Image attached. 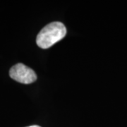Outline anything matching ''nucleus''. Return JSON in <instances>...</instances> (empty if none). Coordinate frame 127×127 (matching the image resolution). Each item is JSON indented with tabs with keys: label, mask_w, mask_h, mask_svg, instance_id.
<instances>
[{
	"label": "nucleus",
	"mask_w": 127,
	"mask_h": 127,
	"mask_svg": "<svg viewBox=\"0 0 127 127\" xmlns=\"http://www.w3.org/2000/svg\"><path fill=\"white\" fill-rule=\"evenodd\" d=\"M66 34V28L62 22L49 23L38 33L36 43L42 49H47L63 39Z\"/></svg>",
	"instance_id": "obj_1"
},
{
	"label": "nucleus",
	"mask_w": 127,
	"mask_h": 127,
	"mask_svg": "<svg viewBox=\"0 0 127 127\" xmlns=\"http://www.w3.org/2000/svg\"><path fill=\"white\" fill-rule=\"evenodd\" d=\"M9 75L12 79L23 84H30L37 80L35 72L23 64H17L13 66L10 71Z\"/></svg>",
	"instance_id": "obj_2"
},
{
	"label": "nucleus",
	"mask_w": 127,
	"mask_h": 127,
	"mask_svg": "<svg viewBox=\"0 0 127 127\" xmlns=\"http://www.w3.org/2000/svg\"><path fill=\"white\" fill-rule=\"evenodd\" d=\"M41 127L40 126H37V125H33V126H31V127Z\"/></svg>",
	"instance_id": "obj_3"
}]
</instances>
